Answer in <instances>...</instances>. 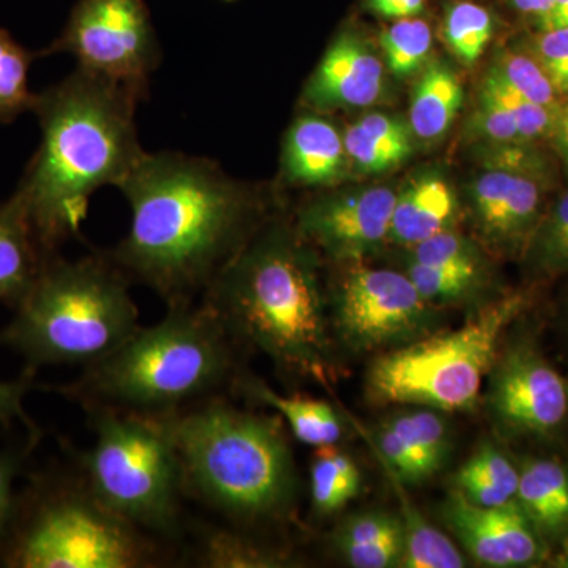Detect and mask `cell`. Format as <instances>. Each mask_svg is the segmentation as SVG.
I'll return each mask as SVG.
<instances>
[{
    "mask_svg": "<svg viewBox=\"0 0 568 568\" xmlns=\"http://www.w3.org/2000/svg\"><path fill=\"white\" fill-rule=\"evenodd\" d=\"M130 205L129 233L114 264L166 304L194 301L256 233L260 193L205 156L144 152L118 186Z\"/></svg>",
    "mask_w": 568,
    "mask_h": 568,
    "instance_id": "1",
    "label": "cell"
},
{
    "mask_svg": "<svg viewBox=\"0 0 568 568\" xmlns=\"http://www.w3.org/2000/svg\"><path fill=\"white\" fill-rule=\"evenodd\" d=\"M142 93L74 69L37 93L41 142L14 190L43 252L80 234L91 197L125 181L144 155L136 111Z\"/></svg>",
    "mask_w": 568,
    "mask_h": 568,
    "instance_id": "2",
    "label": "cell"
},
{
    "mask_svg": "<svg viewBox=\"0 0 568 568\" xmlns=\"http://www.w3.org/2000/svg\"><path fill=\"white\" fill-rule=\"evenodd\" d=\"M203 304L234 339L257 347L280 372L321 384L335 379L315 246L295 224L253 234L204 291Z\"/></svg>",
    "mask_w": 568,
    "mask_h": 568,
    "instance_id": "3",
    "label": "cell"
},
{
    "mask_svg": "<svg viewBox=\"0 0 568 568\" xmlns=\"http://www.w3.org/2000/svg\"><path fill=\"white\" fill-rule=\"evenodd\" d=\"M233 335L207 305L168 304L166 316L141 327L61 394L85 409L110 407L163 416L213 398L235 381Z\"/></svg>",
    "mask_w": 568,
    "mask_h": 568,
    "instance_id": "4",
    "label": "cell"
},
{
    "mask_svg": "<svg viewBox=\"0 0 568 568\" xmlns=\"http://www.w3.org/2000/svg\"><path fill=\"white\" fill-rule=\"evenodd\" d=\"M173 440L186 491L242 521L282 518L293 507L297 476L278 418L204 399L152 416Z\"/></svg>",
    "mask_w": 568,
    "mask_h": 568,
    "instance_id": "5",
    "label": "cell"
},
{
    "mask_svg": "<svg viewBox=\"0 0 568 568\" xmlns=\"http://www.w3.org/2000/svg\"><path fill=\"white\" fill-rule=\"evenodd\" d=\"M129 286L110 254L67 261L52 253L0 331V346L20 354L31 373L97 364L140 328Z\"/></svg>",
    "mask_w": 568,
    "mask_h": 568,
    "instance_id": "6",
    "label": "cell"
},
{
    "mask_svg": "<svg viewBox=\"0 0 568 568\" xmlns=\"http://www.w3.org/2000/svg\"><path fill=\"white\" fill-rule=\"evenodd\" d=\"M525 308V295L510 294L455 331L384 351L366 373L369 398L379 405L432 407L440 413L473 409L495 365L500 336Z\"/></svg>",
    "mask_w": 568,
    "mask_h": 568,
    "instance_id": "7",
    "label": "cell"
},
{
    "mask_svg": "<svg viewBox=\"0 0 568 568\" xmlns=\"http://www.w3.org/2000/svg\"><path fill=\"white\" fill-rule=\"evenodd\" d=\"M95 444L82 455L85 488L130 525L174 534L185 478L173 440L155 417L92 407Z\"/></svg>",
    "mask_w": 568,
    "mask_h": 568,
    "instance_id": "8",
    "label": "cell"
},
{
    "mask_svg": "<svg viewBox=\"0 0 568 568\" xmlns=\"http://www.w3.org/2000/svg\"><path fill=\"white\" fill-rule=\"evenodd\" d=\"M36 499L9 534L7 567L136 568L151 562V544L141 529L108 510L88 488L48 489Z\"/></svg>",
    "mask_w": 568,
    "mask_h": 568,
    "instance_id": "9",
    "label": "cell"
},
{
    "mask_svg": "<svg viewBox=\"0 0 568 568\" xmlns=\"http://www.w3.org/2000/svg\"><path fill=\"white\" fill-rule=\"evenodd\" d=\"M39 54H69L78 69L130 85L145 99L162 62L144 0H78L61 36Z\"/></svg>",
    "mask_w": 568,
    "mask_h": 568,
    "instance_id": "10",
    "label": "cell"
},
{
    "mask_svg": "<svg viewBox=\"0 0 568 568\" xmlns=\"http://www.w3.org/2000/svg\"><path fill=\"white\" fill-rule=\"evenodd\" d=\"M433 304L406 274L386 268H351L336 287V338L355 353L388 351L416 342L436 327Z\"/></svg>",
    "mask_w": 568,
    "mask_h": 568,
    "instance_id": "11",
    "label": "cell"
},
{
    "mask_svg": "<svg viewBox=\"0 0 568 568\" xmlns=\"http://www.w3.org/2000/svg\"><path fill=\"white\" fill-rule=\"evenodd\" d=\"M489 375V413L507 432L545 436L566 420V383L532 346L497 355Z\"/></svg>",
    "mask_w": 568,
    "mask_h": 568,
    "instance_id": "12",
    "label": "cell"
},
{
    "mask_svg": "<svg viewBox=\"0 0 568 568\" xmlns=\"http://www.w3.org/2000/svg\"><path fill=\"white\" fill-rule=\"evenodd\" d=\"M396 196L387 186L325 194L302 205L294 224L306 242L332 260L353 263L388 241Z\"/></svg>",
    "mask_w": 568,
    "mask_h": 568,
    "instance_id": "13",
    "label": "cell"
},
{
    "mask_svg": "<svg viewBox=\"0 0 568 568\" xmlns=\"http://www.w3.org/2000/svg\"><path fill=\"white\" fill-rule=\"evenodd\" d=\"M440 517L480 566L525 567L541 558L540 536L517 499L503 506L481 507L454 488L440 507Z\"/></svg>",
    "mask_w": 568,
    "mask_h": 568,
    "instance_id": "14",
    "label": "cell"
},
{
    "mask_svg": "<svg viewBox=\"0 0 568 568\" xmlns=\"http://www.w3.org/2000/svg\"><path fill=\"white\" fill-rule=\"evenodd\" d=\"M548 186L526 175L487 170L470 185V204L480 234L493 248H529L541 220Z\"/></svg>",
    "mask_w": 568,
    "mask_h": 568,
    "instance_id": "15",
    "label": "cell"
},
{
    "mask_svg": "<svg viewBox=\"0 0 568 568\" xmlns=\"http://www.w3.org/2000/svg\"><path fill=\"white\" fill-rule=\"evenodd\" d=\"M384 88L383 61L365 41L343 32L306 81L302 103L316 112L366 108L383 97Z\"/></svg>",
    "mask_w": 568,
    "mask_h": 568,
    "instance_id": "16",
    "label": "cell"
},
{
    "mask_svg": "<svg viewBox=\"0 0 568 568\" xmlns=\"http://www.w3.org/2000/svg\"><path fill=\"white\" fill-rule=\"evenodd\" d=\"M347 163L345 140L334 123L316 111L294 119L283 141L282 174L286 185H335L345 175Z\"/></svg>",
    "mask_w": 568,
    "mask_h": 568,
    "instance_id": "17",
    "label": "cell"
},
{
    "mask_svg": "<svg viewBox=\"0 0 568 568\" xmlns=\"http://www.w3.org/2000/svg\"><path fill=\"white\" fill-rule=\"evenodd\" d=\"M457 211V196L444 179H417L396 196L388 241L407 246L420 244L452 230Z\"/></svg>",
    "mask_w": 568,
    "mask_h": 568,
    "instance_id": "18",
    "label": "cell"
},
{
    "mask_svg": "<svg viewBox=\"0 0 568 568\" xmlns=\"http://www.w3.org/2000/svg\"><path fill=\"white\" fill-rule=\"evenodd\" d=\"M17 194L0 203V302L17 306L47 260Z\"/></svg>",
    "mask_w": 568,
    "mask_h": 568,
    "instance_id": "19",
    "label": "cell"
},
{
    "mask_svg": "<svg viewBox=\"0 0 568 568\" xmlns=\"http://www.w3.org/2000/svg\"><path fill=\"white\" fill-rule=\"evenodd\" d=\"M233 386L246 398L271 407L290 425L298 443L312 447L336 446L345 435L342 420L327 402L298 395H282L252 376L235 377Z\"/></svg>",
    "mask_w": 568,
    "mask_h": 568,
    "instance_id": "20",
    "label": "cell"
},
{
    "mask_svg": "<svg viewBox=\"0 0 568 568\" xmlns=\"http://www.w3.org/2000/svg\"><path fill=\"white\" fill-rule=\"evenodd\" d=\"M515 499L538 536L559 538L567 532L568 470L556 459H528L519 469Z\"/></svg>",
    "mask_w": 568,
    "mask_h": 568,
    "instance_id": "21",
    "label": "cell"
},
{
    "mask_svg": "<svg viewBox=\"0 0 568 568\" xmlns=\"http://www.w3.org/2000/svg\"><path fill=\"white\" fill-rule=\"evenodd\" d=\"M336 549L351 567H402L405 532L402 519L386 511H364L346 518L335 537Z\"/></svg>",
    "mask_w": 568,
    "mask_h": 568,
    "instance_id": "22",
    "label": "cell"
},
{
    "mask_svg": "<svg viewBox=\"0 0 568 568\" xmlns=\"http://www.w3.org/2000/svg\"><path fill=\"white\" fill-rule=\"evenodd\" d=\"M409 123L386 114H368L347 126V159L366 174L386 173L413 153Z\"/></svg>",
    "mask_w": 568,
    "mask_h": 568,
    "instance_id": "23",
    "label": "cell"
},
{
    "mask_svg": "<svg viewBox=\"0 0 568 568\" xmlns=\"http://www.w3.org/2000/svg\"><path fill=\"white\" fill-rule=\"evenodd\" d=\"M463 106V85L458 74L443 62H432L414 88L409 126L420 141L440 140Z\"/></svg>",
    "mask_w": 568,
    "mask_h": 568,
    "instance_id": "24",
    "label": "cell"
},
{
    "mask_svg": "<svg viewBox=\"0 0 568 568\" xmlns=\"http://www.w3.org/2000/svg\"><path fill=\"white\" fill-rule=\"evenodd\" d=\"M386 469L392 487L398 496L402 508V526L405 532V556L402 567L406 568H462L466 566L465 556L457 545L426 521L416 504L413 503L403 481L394 470Z\"/></svg>",
    "mask_w": 568,
    "mask_h": 568,
    "instance_id": "25",
    "label": "cell"
},
{
    "mask_svg": "<svg viewBox=\"0 0 568 568\" xmlns=\"http://www.w3.org/2000/svg\"><path fill=\"white\" fill-rule=\"evenodd\" d=\"M414 458L422 480H429L446 466L452 452L450 429L440 410L416 406L383 422Z\"/></svg>",
    "mask_w": 568,
    "mask_h": 568,
    "instance_id": "26",
    "label": "cell"
},
{
    "mask_svg": "<svg viewBox=\"0 0 568 568\" xmlns=\"http://www.w3.org/2000/svg\"><path fill=\"white\" fill-rule=\"evenodd\" d=\"M519 470L493 446L478 447L454 478V488L481 507H497L517 497Z\"/></svg>",
    "mask_w": 568,
    "mask_h": 568,
    "instance_id": "27",
    "label": "cell"
},
{
    "mask_svg": "<svg viewBox=\"0 0 568 568\" xmlns=\"http://www.w3.org/2000/svg\"><path fill=\"white\" fill-rule=\"evenodd\" d=\"M362 476L349 455L336 446L317 447L310 466L313 510L331 517L361 493Z\"/></svg>",
    "mask_w": 568,
    "mask_h": 568,
    "instance_id": "28",
    "label": "cell"
},
{
    "mask_svg": "<svg viewBox=\"0 0 568 568\" xmlns=\"http://www.w3.org/2000/svg\"><path fill=\"white\" fill-rule=\"evenodd\" d=\"M39 55L0 28V122H13L32 111L37 93L29 88V70Z\"/></svg>",
    "mask_w": 568,
    "mask_h": 568,
    "instance_id": "29",
    "label": "cell"
},
{
    "mask_svg": "<svg viewBox=\"0 0 568 568\" xmlns=\"http://www.w3.org/2000/svg\"><path fill=\"white\" fill-rule=\"evenodd\" d=\"M491 69L529 102L558 112L564 100L547 73L523 44L504 48L496 54Z\"/></svg>",
    "mask_w": 568,
    "mask_h": 568,
    "instance_id": "30",
    "label": "cell"
},
{
    "mask_svg": "<svg viewBox=\"0 0 568 568\" xmlns=\"http://www.w3.org/2000/svg\"><path fill=\"white\" fill-rule=\"evenodd\" d=\"M287 562L282 552L231 530H212L201 549V564L211 568H268Z\"/></svg>",
    "mask_w": 568,
    "mask_h": 568,
    "instance_id": "31",
    "label": "cell"
},
{
    "mask_svg": "<svg viewBox=\"0 0 568 568\" xmlns=\"http://www.w3.org/2000/svg\"><path fill=\"white\" fill-rule=\"evenodd\" d=\"M386 67L396 77H409L428 61L433 48L432 28L424 20H396L381 37Z\"/></svg>",
    "mask_w": 568,
    "mask_h": 568,
    "instance_id": "32",
    "label": "cell"
},
{
    "mask_svg": "<svg viewBox=\"0 0 568 568\" xmlns=\"http://www.w3.org/2000/svg\"><path fill=\"white\" fill-rule=\"evenodd\" d=\"M495 32L491 14L470 2L452 6L444 21V39L450 51L466 65L477 62Z\"/></svg>",
    "mask_w": 568,
    "mask_h": 568,
    "instance_id": "33",
    "label": "cell"
},
{
    "mask_svg": "<svg viewBox=\"0 0 568 568\" xmlns=\"http://www.w3.org/2000/svg\"><path fill=\"white\" fill-rule=\"evenodd\" d=\"M406 275L429 304H455L476 293L485 268L444 267L410 261Z\"/></svg>",
    "mask_w": 568,
    "mask_h": 568,
    "instance_id": "34",
    "label": "cell"
},
{
    "mask_svg": "<svg viewBox=\"0 0 568 568\" xmlns=\"http://www.w3.org/2000/svg\"><path fill=\"white\" fill-rule=\"evenodd\" d=\"M480 93L499 104L503 110H506L514 118L526 141L547 142L552 123H555V111L529 102L528 99L519 95L491 67H489L488 73L485 74L484 82H481Z\"/></svg>",
    "mask_w": 568,
    "mask_h": 568,
    "instance_id": "35",
    "label": "cell"
},
{
    "mask_svg": "<svg viewBox=\"0 0 568 568\" xmlns=\"http://www.w3.org/2000/svg\"><path fill=\"white\" fill-rule=\"evenodd\" d=\"M484 162L487 170L526 175L547 186L552 181L551 159L540 148V142H487Z\"/></svg>",
    "mask_w": 568,
    "mask_h": 568,
    "instance_id": "36",
    "label": "cell"
},
{
    "mask_svg": "<svg viewBox=\"0 0 568 568\" xmlns=\"http://www.w3.org/2000/svg\"><path fill=\"white\" fill-rule=\"evenodd\" d=\"M529 250L544 271H568V190L541 220Z\"/></svg>",
    "mask_w": 568,
    "mask_h": 568,
    "instance_id": "37",
    "label": "cell"
},
{
    "mask_svg": "<svg viewBox=\"0 0 568 568\" xmlns=\"http://www.w3.org/2000/svg\"><path fill=\"white\" fill-rule=\"evenodd\" d=\"M523 47L536 58L555 85L556 91L568 100V26L566 28L537 29L521 41Z\"/></svg>",
    "mask_w": 568,
    "mask_h": 568,
    "instance_id": "38",
    "label": "cell"
},
{
    "mask_svg": "<svg viewBox=\"0 0 568 568\" xmlns=\"http://www.w3.org/2000/svg\"><path fill=\"white\" fill-rule=\"evenodd\" d=\"M410 261L444 267L484 268L480 253L462 234L447 230L413 246Z\"/></svg>",
    "mask_w": 568,
    "mask_h": 568,
    "instance_id": "39",
    "label": "cell"
},
{
    "mask_svg": "<svg viewBox=\"0 0 568 568\" xmlns=\"http://www.w3.org/2000/svg\"><path fill=\"white\" fill-rule=\"evenodd\" d=\"M474 130L484 138L485 142L526 141L514 118L481 93L476 114H474Z\"/></svg>",
    "mask_w": 568,
    "mask_h": 568,
    "instance_id": "40",
    "label": "cell"
},
{
    "mask_svg": "<svg viewBox=\"0 0 568 568\" xmlns=\"http://www.w3.org/2000/svg\"><path fill=\"white\" fill-rule=\"evenodd\" d=\"M36 373L26 369L24 375L14 381H0V424L11 425L20 420L28 428L32 440L40 437L39 426L26 413L24 399L33 387Z\"/></svg>",
    "mask_w": 568,
    "mask_h": 568,
    "instance_id": "41",
    "label": "cell"
},
{
    "mask_svg": "<svg viewBox=\"0 0 568 568\" xmlns=\"http://www.w3.org/2000/svg\"><path fill=\"white\" fill-rule=\"evenodd\" d=\"M20 459L13 455H0V540L9 536L14 517H17V497H14V478Z\"/></svg>",
    "mask_w": 568,
    "mask_h": 568,
    "instance_id": "42",
    "label": "cell"
},
{
    "mask_svg": "<svg viewBox=\"0 0 568 568\" xmlns=\"http://www.w3.org/2000/svg\"><path fill=\"white\" fill-rule=\"evenodd\" d=\"M366 7L387 20H405L417 17L425 7V0H366Z\"/></svg>",
    "mask_w": 568,
    "mask_h": 568,
    "instance_id": "43",
    "label": "cell"
},
{
    "mask_svg": "<svg viewBox=\"0 0 568 568\" xmlns=\"http://www.w3.org/2000/svg\"><path fill=\"white\" fill-rule=\"evenodd\" d=\"M547 142L562 162L568 174V100L556 112L555 123H552Z\"/></svg>",
    "mask_w": 568,
    "mask_h": 568,
    "instance_id": "44",
    "label": "cell"
},
{
    "mask_svg": "<svg viewBox=\"0 0 568 568\" xmlns=\"http://www.w3.org/2000/svg\"><path fill=\"white\" fill-rule=\"evenodd\" d=\"M518 13L532 18L534 22L541 20L551 9L552 0H507Z\"/></svg>",
    "mask_w": 568,
    "mask_h": 568,
    "instance_id": "45",
    "label": "cell"
},
{
    "mask_svg": "<svg viewBox=\"0 0 568 568\" xmlns=\"http://www.w3.org/2000/svg\"><path fill=\"white\" fill-rule=\"evenodd\" d=\"M566 567H568V551H567V558H566Z\"/></svg>",
    "mask_w": 568,
    "mask_h": 568,
    "instance_id": "46",
    "label": "cell"
}]
</instances>
